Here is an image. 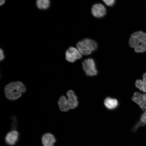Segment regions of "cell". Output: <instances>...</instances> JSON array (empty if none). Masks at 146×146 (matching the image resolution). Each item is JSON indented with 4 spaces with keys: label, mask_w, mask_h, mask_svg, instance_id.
<instances>
[{
    "label": "cell",
    "mask_w": 146,
    "mask_h": 146,
    "mask_svg": "<svg viewBox=\"0 0 146 146\" xmlns=\"http://www.w3.org/2000/svg\"><path fill=\"white\" fill-rule=\"evenodd\" d=\"M27 88L21 81L12 82L5 86L4 93L5 97L11 100H17L26 92Z\"/></svg>",
    "instance_id": "6da1fadb"
},
{
    "label": "cell",
    "mask_w": 146,
    "mask_h": 146,
    "mask_svg": "<svg viewBox=\"0 0 146 146\" xmlns=\"http://www.w3.org/2000/svg\"><path fill=\"white\" fill-rule=\"evenodd\" d=\"M128 44L136 53H143L146 51V33L142 31L135 32L129 37Z\"/></svg>",
    "instance_id": "7a4b0ae2"
},
{
    "label": "cell",
    "mask_w": 146,
    "mask_h": 146,
    "mask_svg": "<svg viewBox=\"0 0 146 146\" xmlns=\"http://www.w3.org/2000/svg\"><path fill=\"white\" fill-rule=\"evenodd\" d=\"M76 48L82 55L88 56L97 50L98 44L94 40L85 38L76 44Z\"/></svg>",
    "instance_id": "3957f363"
},
{
    "label": "cell",
    "mask_w": 146,
    "mask_h": 146,
    "mask_svg": "<svg viewBox=\"0 0 146 146\" xmlns=\"http://www.w3.org/2000/svg\"><path fill=\"white\" fill-rule=\"evenodd\" d=\"M82 68L86 75L89 77H94L98 75V71L96 64L92 58H88L84 60L82 63Z\"/></svg>",
    "instance_id": "277c9868"
},
{
    "label": "cell",
    "mask_w": 146,
    "mask_h": 146,
    "mask_svg": "<svg viewBox=\"0 0 146 146\" xmlns=\"http://www.w3.org/2000/svg\"><path fill=\"white\" fill-rule=\"evenodd\" d=\"M82 57V55L76 47H70L66 51L65 59L69 62L74 63Z\"/></svg>",
    "instance_id": "5b68a950"
},
{
    "label": "cell",
    "mask_w": 146,
    "mask_h": 146,
    "mask_svg": "<svg viewBox=\"0 0 146 146\" xmlns=\"http://www.w3.org/2000/svg\"><path fill=\"white\" fill-rule=\"evenodd\" d=\"M132 100L143 112L146 109V93L141 94L139 92H135Z\"/></svg>",
    "instance_id": "8992f818"
},
{
    "label": "cell",
    "mask_w": 146,
    "mask_h": 146,
    "mask_svg": "<svg viewBox=\"0 0 146 146\" xmlns=\"http://www.w3.org/2000/svg\"><path fill=\"white\" fill-rule=\"evenodd\" d=\"M91 12L95 17L97 18H103L106 14V8L102 3H95L92 5L91 8Z\"/></svg>",
    "instance_id": "52a82bcc"
},
{
    "label": "cell",
    "mask_w": 146,
    "mask_h": 146,
    "mask_svg": "<svg viewBox=\"0 0 146 146\" xmlns=\"http://www.w3.org/2000/svg\"><path fill=\"white\" fill-rule=\"evenodd\" d=\"M19 134L18 131L13 130L6 134L5 137V141L7 145L10 146L15 145L19 139Z\"/></svg>",
    "instance_id": "ba28073f"
},
{
    "label": "cell",
    "mask_w": 146,
    "mask_h": 146,
    "mask_svg": "<svg viewBox=\"0 0 146 146\" xmlns=\"http://www.w3.org/2000/svg\"><path fill=\"white\" fill-rule=\"evenodd\" d=\"M104 104L108 110L113 111L118 108L119 103L117 98L108 96L104 100Z\"/></svg>",
    "instance_id": "9c48e42d"
},
{
    "label": "cell",
    "mask_w": 146,
    "mask_h": 146,
    "mask_svg": "<svg viewBox=\"0 0 146 146\" xmlns=\"http://www.w3.org/2000/svg\"><path fill=\"white\" fill-rule=\"evenodd\" d=\"M67 101L70 110L76 109L78 107L79 102L77 96L72 90H68L66 93Z\"/></svg>",
    "instance_id": "30bf717a"
},
{
    "label": "cell",
    "mask_w": 146,
    "mask_h": 146,
    "mask_svg": "<svg viewBox=\"0 0 146 146\" xmlns=\"http://www.w3.org/2000/svg\"><path fill=\"white\" fill-rule=\"evenodd\" d=\"M55 137L52 133H45L42 136L41 141L43 146H54L56 142Z\"/></svg>",
    "instance_id": "8fae6325"
},
{
    "label": "cell",
    "mask_w": 146,
    "mask_h": 146,
    "mask_svg": "<svg viewBox=\"0 0 146 146\" xmlns=\"http://www.w3.org/2000/svg\"><path fill=\"white\" fill-rule=\"evenodd\" d=\"M146 126V109L140 115L139 119L131 129L133 133H136L140 127Z\"/></svg>",
    "instance_id": "7c38bea8"
},
{
    "label": "cell",
    "mask_w": 146,
    "mask_h": 146,
    "mask_svg": "<svg viewBox=\"0 0 146 146\" xmlns=\"http://www.w3.org/2000/svg\"><path fill=\"white\" fill-rule=\"evenodd\" d=\"M58 107L60 110L63 112H68L70 110L66 97L62 96L58 102Z\"/></svg>",
    "instance_id": "4fadbf2b"
},
{
    "label": "cell",
    "mask_w": 146,
    "mask_h": 146,
    "mask_svg": "<svg viewBox=\"0 0 146 146\" xmlns=\"http://www.w3.org/2000/svg\"><path fill=\"white\" fill-rule=\"evenodd\" d=\"M142 80L137 79L135 82V86L140 91L146 93V72L142 76Z\"/></svg>",
    "instance_id": "5bb4252c"
},
{
    "label": "cell",
    "mask_w": 146,
    "mask_h": 146,
    "mask_svg": "<svg viewBox=\"0 0 146 146\" xmlns=\"http://www.w3.org/2000/svg\"><path fill=\"white\" fill-rule=\"evenodd\" d=\"M36 5L40 10H45L50 7V1L49 0H38L36 2Z\"/></svg>",
    "instance_id": "9a60e30c"
},
{
    "label": "cell",
    "mask_w": 146,
    "mask_h": 146,
    "mask_svg": "<svg viewBox=\"0 0 146 146\" xmlns=\"http://www.w3.org/2000/svg\"><path fill=\"white\" fill-rule=\"evenodd\" d=\"M103 1L107 6L111 7L113 6L116 1L115 0H103Z\"/></svg>",
    "instance_id": "2e32d148"
},
{
    "label": "cell",
    "mask_w": 146,
    "mask_h": 146,
    "mask_svg": "<svg viewBox=\"0 0 146 146\" xmlns=\"http://www.w3.org/2000/svg\"><path fill=\"white\" fill-rule=\"evenodd\" d=\"M5 58V54L4 52L2 49H0V61H3L4 59Z\"/></svg>",
    "instance_id": "e0dca14e"
},
{
    "label": "cell",
    "mask_w": 146,
    "mask_h": 146,
    "mask_svg": "<svg viewBox=\"0 0 146 146\" xmlns=\"http://www.w3.org/2000/svg\"><path fill=\"white\" fill-rule=\"evenodd\" d=\"M5 2V0H1V1H0V5H2L4 4Z\"/></svg>",
    "instance_id": "ac0fdd59"
}]
</instances>
